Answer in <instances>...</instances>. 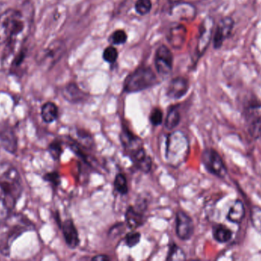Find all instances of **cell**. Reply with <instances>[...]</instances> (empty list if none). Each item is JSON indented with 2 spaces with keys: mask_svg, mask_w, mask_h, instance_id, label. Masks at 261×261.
Wrapping results in <instances>:
<instances>
[{
  "mask_svg": "<svg viewBox=\"0 0 261 261\" xmlns=\"http://www.w3.org/2000/svg\"><path fill=\"white\" fill-rule=\"evenodd\" d=\"M22 193V180L17 169L10 162H0V213L10 214Z\"/></svg>",
  "mask_w": 261,
  "mask_h": 261,
  "instance_id": "cell-1",
  "label": "cell"
},
{
  "mask_svg": "<svg viewBox=\"0 0 261 261\" xmlns=\"http://www.w3.org/2000/svg\"><path fill=\"white\" fill-rule=\"evenodd\" d=\"M35 228L33 222L21 213H10L6 216L0 222V254L9 257L14 242Z\"/></svg>",
  "mask_w": 261,
  "mask_h": 261,
  "instance_id": "cell-2",
  "label": "cell"
},
{
  "mask_svg": "<svg viewBox=\"0 0 261 261\" xmlns=\"http://www.w3.org/2000/svg\"><path fill=\"white\" fill-rule=\"evenodd\" d=\"M29 20L22 11L9 9L0 15V44L25 41L29 32Z\"/></svg>",
  "mask_w": 261,
  "mask_h": 261,
  "instance_id": "cell-3",
  "label": "cell"
},
{
  "mask_svg": "<svg viewBox=\"0 0 261 261\" xmlns=\"http://www.w3.org/2000/svg\"><path fill=\"white\" fill-rule=\"evenodd\" d=\"M190 142L187 136L179 130L169 133L166 139L165 159L173 168H178L188 159Z\"/></svg>",
  "mask_w": 261,
  "mask_h": 261,
  "instance_id": "cell-4",
  "label": "cell"
},
{
  "mask_svg": "<svg viewBox=\"0 0 261 261\" xmlns=\"http://www.w3.org/2000/svg\"><path fill=\"white\" fill-rule=\"evenodd\" d=\"M158 78L150 67H140L130 73L124 81V91L138 93L153 87Z\"/></svg>",
  "mask_w": 261,
  "mask_h": 261,
  "instance_id": "cell-5",
  "label": "cell"
},
{
  "mask_svg": "<svg viewBox=\"0 0 261 261\" xmlns=\"http://www.w3.org/2000/svg\"><path fill=\"white\" fill-rule=\"evenodd\" d=\"M202 165L207 172L219 179L227 176V168L219 153L213 148H207L202 152Z\"/></svg>",
  "mask_w": 261,
  "mask_h": 261,
  "instance_id": "cell-6",
  "label": "cell"
},
{
  "mask_svg": "<svg viewBox=\"0 0 261 261\" xmlns=\"http://www.w3.org/2000/svg\"><path fill=\"white\" fill-rule=\"evenodd\" d=\"M156 72L161 76L167 77L173 70V56L171 51L162 44L156 49L154 58Z\"/></svg>",
  "mask_w": 261,
  "mask_h": 261,
  "instance_id": "cell-7",
  "label": "cell"
},
{
  "mask_svg": "<svg viewBox=\"0 0 261 261\" xmlns=\"http://www.w3.org/2000/svg\"><path fill=\"white\" fill-rule=\"evenodd\" d=\"M245 119L251 136L255 138L261 137V104H251L247 107Z\"/></svg>",
  "mask_w": 261,
  "mask_h": 261,
  "instance_id": "cell-8",
  "label": "cell"
},
{
  "mask_svg": "<svg viewBox=\"0 0 261 261\" xmlns=\"http://www.w3.org/2000/svg\"><path fill=\"white\" fill-rule=\"evenodd\" d=\"M214 29V19L212 17H206L202 21L199 28V35L198 38L196 52L199 57L202 56L208 49L210 41L213 38Z\"/></svg>",
  "mask_w": 261,
  "mask_h": 261,
  "instance_id": "cell-9",
  "label": "cell"
},
{
  "mask_svg": "<svg viewBox=\"0 0 261 261\" xmlns=\"http://www.w3.org/2000/svg\"><path fill=\"white\" fill-rule=\"evenodd\" d=\"M119 138L124 151L129 157H132L135 153L144 148L142 139L137 135L134 134L125 126L122 127Z\"/></svg>",
  "mask_w": 261,
  "mask_h": 261,
  "instance_id": "cell-10",
  "label": "cell"
},
{
  "mask_svg": "<svg viewBox=\"0 0 261 261\" xmlns=\"http://www.w3.org/2000/svg\"><path fill=\"white\" fill-rule=\"evenodd\" d=\"M194 223L193 219L187 213L178 211L176 216V233L182 241H188L194 234Z\"/></svg>",
  "mask_w": 261,
  "mask_h": 261,
  "instance_id": "cell-11",
  "label": "cell"
},
{
  "mask_svg": "<svg viewBox=\"0 0 261 261\" xmlns=\"http://www.w3.org/2000/svg\"><path fill=\"white\" fill-rule=\"evenodd\" d=\"M234 21L231 17L222 18L216 26L213 35V46L215 49H220L225 40L228 39L234 29Z\"/></svg>",
  "mask_w": 261,
  "mask_h": 261,
  "instance_id": "cell-12",
  "label": "cell"
},
{
  "mask_svg": "<svg viewBox=\"0 0 261 261\" xmlns=\"http://www.w3.org/2000/svg\"><path fill=\"white\" fill-rule=\"evenodd\" d=\"M0 146L8 153L15 154L18 150V139L10 124L3 123L0 125Z\"/></svg>",
  "mask_w": 261,
  "mask_h": 261,
  "instance_id": "cell-13",
  "label": "cell"
},
{
  "mask_svg": "<svg viewBox=\"0 0 261 261\" xmlns=\"http://www.w3.org/2000/svg\"><path fill=\"white\" fill-rule=\"evenodd\" d=\"M190 88L189 81L184 77H176L169 83L167 89V95L173 100H179L184 98Z\"/></svg>",
  "mask_w": 261,
  "mask_h": 261,
  "instance_id": "cell-14",
  "label": "cell"
},
{
  "mask_svg": "<svg viewBox=\"0 0 261 261\" xmlns=\"http://www.w3.org/2000/svg\"><path fill=\"white\" fill-rule=\"evenodd\" d=\"M65 51L64 44L60 41H55L51 43L47 49L44 51V55L41 58V64L52 67L62 56Z\"/></svg>",
  "mask_w": 261,
  "mask_h": 261,
  "instance_id": "cell-15",
  "label": "cell"
},
{
  "mask_svg": "<svg viewBox=\"0 0 261 261\" xmlns=\"http://www.w3.org/2000/svg\"><path fill=\"white\" fill-rule=\"evenodd\" d=\"M63 235L69 248L75 249L80 245L79 234L72 219H67L61 225Z\"/></svg>",
  "mask_w": 261,
  "mask_h": 261,
  "instance_id": "cell-16",
  "label": "cell"
},
{
  "mask_svg": "<svg viewBox=\"0 0 261 261\" xmlns=\"http://www.w3.org/2000/svg\"><path fill=\"white\" fill-rule=\"evenodd\" d=\"M196 15L195 6L190 3H178L173 4L170 10V15L173 18L180 21H190L193 20Z\"/></svg>",
  "mask_w": 261,
  "mask_h": 261,
  "instance_id": "cell-17",
  "label": "cell"
},
{
  "mask_svg": "<svg viewBox=\"0 0 261 261\" xmlns=\"http://www.w3.org/2000/svg\"><path fill=\"white\" fill-rule=\"evenodd\" d=\"M144 213V211H141L137 207H128L125 212V217L127 226L129 229L135 231L144 225L146 220Z\"/></svg>",
  "mask_w": 261,
  "mask_h": 261,
  "instance_id": "cell-18",
  "label": "cell"
},
{
  "mask_svg": "<svg viewBox=\"0 0 261 261\" xmlns=\"http://www.w3.org/2000/svg\"><path fill=\"white\" fill-rule=\"evenodd\" d=\"M62 95L66 101L72 104L83 102L87 98V93L83 91L75 83H70L66 85L63 89Z\"/></svg>",
  "mask_w": 261,
  "mask_h": 261,
  "instance_id": "cell-19",
  "label": "cell"
},
{
  "mask_svg": "<svg viewBox=\"0 0 261 261\" xmlns=\"http://www.w3.org/2000/svg\"><path fill=\"white\" fill-rule=\"evenodd\" d=\"M187 37V29L182 25L173 26L170 29L167 40L175 49H180L184 46Z\"/></svg>",
  "mask_w": 261,
  "mask_h": 261,
  "instance_id": "cell-20",
  "label": "cell"
},
{
  "mask_svg": "<svg viewBox=\"0 0 261 261\" xmlns=\"http://www.w3.org/2000/svg\"><path fill=\"white\" fill-rule=\"evenodd\" d=\"M130 159L133 162L134 165L139 171L144 173H148L151 170L153 162L151 158L147 156L144 148L141 149L138 153L130 157Z\"/></svg>",
  "mask_w": 261,
  "mask_h": 261,
  "instance_id": "cell-21",
  "label": "cell"
},
{
  "mask_svg": "<svg viewBox=\"0 0 261 261\" xmlns=\"http://www.w3.org/2000/svg\"><path fill=\"white\" fill-rule=\"evenodd\" d=\"M245 208L243 202L236 200L228 209L227 219L234 224H240L245 219Z\"/></svg>",
  "mask_w": 261,
  "mask_h": 261,
  "instance_id": "cell-22",
  "label": "cell"
},
{
  "mask_svg": "<svg viewBox=\"0 0 261 261\" xmlns=\"http://www.w3.org/2000/svg\"><path fill=\"white\" fill-rule=\"evenodd\" d=\"M58 114H59L58 107L55 103L48 101L41 107V117L46 124H51L55 122L58 118Z\"/></svg>",
  "mask_w": 261,
  "mask_h": 261,
  "instance_id": "cell-23",
  "label": "cell"
},
{
  "mask_svg": "<svg viewBox=\"0 0 261 261\" xmlns=\"http://www.w3.org/2000/svg\"><path fill=\"white\" fill-rule=\"evenodd\" d=\"M213 235L216 242L221 244H225L231 240L233 233L228 227L219 224V225H216L213 227Z\"/></svg>",
  "mask_w": 261,
  "mask_h": 261,
  "instance_id": "cell-24",
  "label": "cell"
},
{
  "mask_svg": "<svg viewBox=\"0 0 261 261\" xmlns=\"http://www.w3.org/2000/svg\"><path fill=\"white\" fill-rule=\"evenodd\" d=\"M180 122V113H179V106H173L169 109L166 117L165 128L169 130H173L177 127Z\"/></svg>",
  "mask_w": 261,
  "mask_h": 261,
  "instance_id": "cell-25",
  "label": "cell"
},
{
  "mask_svg": "<svg viewBox=\"0 0 261 261\" xmlns=\"http://www.w3.org/2000/svg\"><path fill=\"white\" fill-rule=\"evenodd\" d=\"M76 139H72L80 147L88 149V150L93 149L94 147V140H93L91 135L87 132L84 131V130H81V129H76Z\"/></svg>",
  "mask_w": 261,
  "mask_h": 261,
  "instance_id": "cell-26",
  "label": "cell"
},
{
  "mask_svg": "<svg viewBox=\"0 0 261 261\" xmlns=\"http://www.w3.org/2000/svg\"><path fill=\"white\" fill-rule=\"evenodd\" d=\"M113 185H114L115 190L122 196H125V195L128 194V191H129L128 190V181H127L125 175L122 174V173H118L116 175L114 182H113Z\"/></svg>",
  "mask_w": 261,
  "mask_h": 261,
  "instance_id": "cell-27",
  "label": "cell"
},
{
  "mask_svg": "<svg viewBox=\"0 0 261 261\" xmlns=\"http://www.w3.org/2000/svg\"><path fill=\"white\" fill-rule=\"evenodd\" d=\"M186 258L187 256L182 248H179L174 242L170 244L166 260L167 261L184 260Z\"/></svg>",
  "mask_w": 261,
  "mask_h": 261,
  "instance_id": "cell-28",
  "label": "cell"
},
{
  "mask_svg": "<svg viewBox=\"0 0 261 261\" xmlns=\"http://www.w3.org/2000/svg\"><path fill=\"white\" fill-rule=\"evenodd\" d=\"M48 152L55 160H59L63 153V142L60 139H55L49 145Z\"/></svg>",
  "mask_w": 261,
  "mask_h": 261,
  "instance_id": "cell-29",
  "label": "cell"
},
{
  "mask_svg": "<svg viewBox=\"0 0 261 261\" xmlns=\"http://www.w3.org/2000/svg\"><path fill=\"white\" fill-rule=\"evenodd\" d=\"M251 221L254 230L261 235V208L254 206L251 208Z\"/></svg>",
  "mask_w": 261,
  "mask_h": 261,
  "instance_id": "cell-30",
  "label": "cell"
},
{
  "mask_svg": "<svg viewBox=\"0 0 261 261\" xmlns=\"http://www.w3.org/2000/svg\"><path fill=\"white\" fill-rule=\"evenodd\" d=\"M127 39H128V35H127L126 32L124 30H121V29H119V30L115 31L111 35H110V42L113 44H125L126 42Z\"/></svg>",
  "mask_w": 261,
  "mask_h": 261,
  "instance_id": "cell-31",
  "label": "cell"
},
{
  "mask_svg": "<svg viewBox=\"0 0 261 261\" xmlns=\"http://www.w3.org/2000/svg\"><path fill=\"white\" fill-rule=\"evenodd\" d=\"M135 7V10L139 15H147L151 10V0H137Z\"/></svg>",
  "mask_w": 261,
  "mask_h": 261,
  "instance_id": "cell-32",
  "label": "cell"
},
{
  "mask_svg": "<svg viewBox=\"0 0 261 261\" xmlns=\"http://www.w3.org/2000/svg\"><path fill=\"white\" fill-rule=\"evenodd\" d=\"M141 233L138 231H132L125 235V243L128 248H132L139 244L141 241Z\"/></svg>",
  "mask_w": 261,
  "mask_h": 261,
  "instance_id": "cell-33",
  "label": "cell"
},
{
  "mask_svg": "<svg viewBox=\"0 0 261 261\" xmlns=\"http://www.w3.org/2000/svg\"><path fill=\"white\" fill-rule=\"evenodd\" d=\"M119 54H118V51L116 50V48L113 46H109L107 49H105L103 52V59L105 60L107 62L110 63V64H113V63L116 62L117 60Z\"/></svg>",
  "mask_w": 261,
  "mask_h": 261,
  "instance_id": "cell-34",
  "label": "cell"
},
{
  "mask_svg": "<svg viewBox=\"0 0 261 261\" xmlns=\"http://www.w3.org/2000/svg\"><path fill=\"white\" fill-rule=\"evenodd\" d=\"M150 124L154 127L161 125L163 123V111L161 109L156 107L151 110L149 116Z\"/></svg>",
  "mask_w": 261,
  "mask_h": 261,
  "instance_id": "cell-35",
  "label": "cell"
},
{
  "mask_svg": "<svg viewBox=\"0 0 261 261\" xmlns=\"http://www.w3.org/2000/svg\"><path fill=\"white\" fill-rule=\"evenodd\" d=\"M44 179L51 184L54 187H58L61 184V176L58 172H51L44 175Z\"/></svg>",
  "mask_w": 261,
  "mask_h": 261,
  "instance_id": "cell-36",
  "label": "cell"
},
{
  "mask_svg": "<svg viewBox=\"0 0 261 261\" xmlns=\"http://www.w3.org/2000/svg\"><path fill=\"white\" fill-rule=\"evenodd\" d=\"M124 225L122 223L118 224V225H115L114 227H113V228L110 229V234H111V235L113 236L118 235V233L120 234V233L118 232V231H122V230L123 229H122V228L121 229V228Z\"/></svg>",
  "mask_w": 261,
  "mask_h": 261,
  "instance_id": "cell-37",
  "label": "cell"
},
{
  "mask_svg": "<svg viewBox=\"0 0 261 261\" xmlns=\"http://www.w3.org/2000/svg\"><path fill=\"white\" fill-rule=\"evenodd\" d=\"M92 260L93 261H105V260H110V257H108L107 255H105V254H99V255L95 256L92 258Z\"/></svg>",
  "mask_w": 261,
  "mask_h": 261,
  "instance_id": "cell-38",
  "label": "cell"
},
{
  "mask_svg": "<svg viewBox=\"0 0 261 261\" xmlns=\"http://www.w3.org/2000/svg\"><path fill=\"white\" fill-rule=\"evenodd\" d=\"M167 1L172 4H176V3H180L181 0H167Z\"/></svg>",
  "mask_w": 261,
  "mask_h": 261,
  "instance_id": "cell-39",
  "label": "cell"
}]
</instances>
